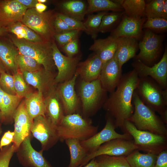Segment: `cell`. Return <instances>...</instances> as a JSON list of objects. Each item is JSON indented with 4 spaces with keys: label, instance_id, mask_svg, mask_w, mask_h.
I'll list each match as a JSON object with an SVG mask.
<instances>
[{
    "label": "cell",
    "instance_id": "cell-1",
    "mask_svg": "<svg viewBox=\"0 0 167 167\" xmlns=\"http://www.w3.org/2000/svg\"><path fill=\"white\" fill-rule=\"evenodd\" d=\"M139 79L134 69L122 75L116 88L110 93L103 105L106 115L112 119L115 129L122 128L134 113L132 97Z\"/></svg>",
    "mask_w": 167,
    "mask_h": 167
},
{
    "label": "cell",
    "instance_id": "cell-2",
    "mask_svg": "<svg viewBox=\"0 0 167 167\" xmlns=\"http://www.w3.org/2000/svg\"><path fill=\"white\" fill-rule=\"evenodd\" d=\"M135 91L143 103L158 113L166 124L167 89H163L153 79L147 77H139Z\"/></svg>",
    "mask_w": 167,
    "mask_h": 167
},
{
    "label": "cell",
    "instance_id": "cell-3",
    "mask_svg": "<svg viewBox=\"0 0 167 167\" xmlns=\"http://www.w3.org/2000/svg\"><path fill=\"white\" fill-rule=\"evenodd\" d=\"M77 96L79 99L82 115L88 118L103 107L107 98V92L103 88L99 79L86 82L79 79Z\"/></svg>",
    "mask_w": 167,
    "mask_h": 167
},
{
    "label": "cell",
    "instance_id": "cell-4",
    "mask_svg": "<svg viewBox=\"0 0 167 167\" xmlns=\"http://www.w3.org/2000/svg\"><path fill=\"white\" fill-rule=\"evenodd\" d=\"M132 101L134 111L128 120L138 130L167 137L165 124L155 111L143 103L135 91Z\"/></svg>",
    "mask_w": 167,
    "mask_h": 167
},
{
    "label": "cell",
    "instance_id": "cell-5",
    "mask_svg": "<svg viewBox=\"0 0 167 167\" xmlns=\"http://www.w3.org/2000/svg\"><path fill=\"white\" fill-rule=\"evenodd\" d=\"M98 127L92 125L88 118L76 113L65 115L57 129L61 141L70 139H77L81 141L97 133Z\"/></svg>",
    "mask_w": 167,
    "mask_h": 167
},
{
    "label": "cell",
    "instance_id": "cell-6",
    "mask_svg": "<svg viewBox=\"0 0 167 167\" xmlns=\"http://www.w3.org/2000/svg\"><path fill=\"white\" fill-rule=\"evenodd\" d=\"M122 128L124 133H128L132 136L139 151L158 155L167 149V137L138 130L128 120L125 121Z\"/></svg>",
    "mask_w": 167,
    "mask_h": 167
},
{
    "label": "cell",
    "instance_id": "cell-7",
    "mask_svg": "<svg viewBox=\"0 0 167 167\" xmlns=\"http://www.w3.org/2000/svg\"><path fill=\"white\" fill-rule=\"evenodd\" d=\"M11 42L19 54L32 58L46 70L52 71L55 64L53 57L52 42H33L12 37Z\"/></svg>",
    "mask_w": 167,
    "mask_h": 167
},
{
    "label": "cell",
    "instance_id": "cell-8",
    "mask_svg": "<svg viewBox=\"0 0 167 167\" xmlns=\"http://www.w3.org/2000/svg\"><path fill=\"white\" fill-rule=\"evenodd\" d=\"M56 14L47 11L39 13L35 8L28 9L21 22L40 36L45 41L52 42L55 34L54 21Z\"/></svg>",
    "mask_w": 167,
    "mask_h": 167
},
{
    "label": "cell",
    "instance_id": "cell-9",
    "mask_svg": "<svg viewBox=\"0 0 167 167\" xmlns=\"http://www.w3.org/2000/svg\"><path fill=\"white\" fill-rule=\"evenodd\" d=\"M31 133L41 143L43 152L50 148L59 140L57 127L46 116L40 115L33 119Z\"/></svg>",
    "mask_w": 167,
    "mask_h": 167
},
{
    "label": "cell",
    "instance_id": "cell-10",
    "mask_svg": "<svg viewBox=\"0 0 167 167\" xmlns=\"http://www.w3.org/2000/svg\"><path fill=\"white\" fill-rule=\"evenodd\" d=\"M135 150H138V148L132 140L112 139L101 145L95 152L87 154L79 166L85 165L91 160L100 155L126 157Z\"/></svg>",
    "mask_w": 167,
    "mask_h": 167
},
{
    "label": "cell",
    "instance_id": "cell-11",
    "mask_svg": "<svg viewBox=\"0 0 167 167\" xmlns=\"http://www.w3.org/2000/svg\"><path fill=\"white\" fill-rule=\"evenodd\" d=\"M106 120L105 125L101 131L87 139L80 141L88 154L95 152L101 145L112 139L133 140L132 136L128 133L120 134L117 133L115 130L113 121L110 117L106 115Z\"/></svg>",
    "mask_w": 167,
    "mask_h": 167
},
{
    "label": "cell",
    "instance_id": "cell-12",
    "mask_svg": "<svg viewBox=\"0 0 167 167\" xmlns=\"http://www.w3.org/2000/svg\"><path fill=\"white\" fill-rule=\"evenodd\" d=\"M132 66L139 77H149L163 89H167V50L157 63L152 66H148L139 60L135 59Z\"/></svg>",
    "mask_w": 167,
    "mask_h": 167
},
{
    "label": "cell",
    "instance_id": "cell-13",
    "mask_svg": "<svg viewBox=\"0 0 167 167\" xmlns=\"http://www.w3.org/2000/svg\"><path fill=\"white\" fill-rule=\"evenodd\" d=\"M53 57L58 73L55 78L56 84L67 81L75 74L80 57L75 56L69 57L64 55L60 52L54 41L52 42Z\"/></svg>",
    "mask_w": 167,
    "mask_h": 167
},
{
    "label": "cell",
    "instance_id": "cell-14",
    "mask_svg": "<svg viewBox=\"0 0 167 167\" xmlns=\"http://www.w3.org/2000/svg\"><path fill=\"white\" fill-rule=\"evenodd\" d=\"M162 42L161 36L147 29L142 40L138 44L140 52L135 57V59L147 65L154 62L160 55Z\"/></svg>",
    "mask_w": 167,
    "mask_h": 167
},
{
    "label": "cell",
    "instance_id": "cell-15",
    "mask_svg": "<svg viewBox=\"0 0 167 167\" xmlns=\"http://www.w3.org/2000/svg\"><path fill=\"white\" fill-rule=\"evenodd\" d=\"M13 119L15 135L12 144L16 152L24 140L31 136L33 122L26 110L24 99L21 101L16 110Z\"/></svg>",
    "mask_w": 167,
    "mask_h": 167
},
{
    "label": "cell",
    "instance_id": "cell-16",
    "mask_svg": "<svg viewBox=\"0 0 167 167\" xmlns=\"http://www.w3.org/2000/svg\"><path fill=\"white\" fill-rule=\"evenodd\" d=\"M78 77L76 72L71 79L57 84L58 92L62 99L65 115L78 113L80 103L75 90Z\"/></svg>",
    "mask_w": 167,
    "mask_h": 167
},
{
    "label": "cell",
    "instance_id": "cell-17",
    "mask_svg": "<svg viewBox=\"0 0 167 167\" xmlns=\"http://www.w3.org/2000/svg\"><path fill=\"white\" fill-rule=\"evenodd\" d=\"M20 164L25 167H53L45 158L43 151L38 152L32 147L30 136L22 142L16 152Z\"/></svg>",
    "mask_w": 167,
    "mask_h": 167
},
{
    "label": "cell",
    "instance_id": "cell-18",
    "mask_svg": "<svg viewBox=\"0 0 167 167\" xmlns=\"http://www.w3.org/2000/svg\"><path fill=\"white\" fill-rule=\"evenodd\" d=\"M122 68L114 55L103 64L99 79L107 92L110 93L116 88L122 75Z\"/></svg>",
    "mask_w": 167,
    "mask_h": 167
},
{
    "label": "cell",
    "instance_id": "cell-19",
    "mask_svg": "<svg viewBox=\"0 0 167 167\" xmlns=\"http://www.w3.org/2000/svg\"><path fill=\"white\" fill-rule=\"evenodd\" d=\"M44 96L46 116L50 120L52 124L57 127L65 115L57 84H55Z\"/></svg>",
    "mask_w": 167,
    "mask_h": 167
},
{
    "label": "cell",
    "instance_id": "cell-20",
    "mask_svg": "<svg viewBox=\"0 0 167 167\" xmlns=\"http://www.w3.org/2000/svg\"><path fill=\"white\" fill-rule=\"evenodd\" d=\"M28 8L17 0H0V26L21 22Z\"/></svg>",
    "mask_w": 167,
    "mask_h": 167
},
{
    "label": "cell",
    "instance_id": "cell-21",
    "mask_svg": "<svg viewBox=\"0 0 167 167\" xmlns=\"http://www.w3.org/2000/svg\"><path fill=\"white\" fill-rule=\"evenodd\" d=\"M26 82L44 95L55 84V76L52 71L45 70L43 67L32 72L22 73Z\"/></svg>",
    "mask_w": 167,
    "mask_h": 167
},
{
    "label": "cell",
    "instance_id": "cell-22",
    "mask_svg": "<svg viewBox=\"0 0 167 167\" xmlns=\"http://www.w3.org/2000/svg\"><path fill=\"white\" fill-rule=\"evenodd\" d=\"M145 19L143 17H132L124 15L119 24L112 32L111 35L116 37L139 38Z\"/></svg>",
    "mask_w": 167,
    "mask_h": 167
},
{
    "label": "cell",
    "instance_id": "cell-23",
    "mask_svg": "<svg viewBox=\"0 0 167 167\" xmlns=\"http://www.w3.org/2000/svg\"><path fill=\"white\" fill-rule=\"evenodd\" d=\"M6 35L0 36V63L6 73L13 75L18 71L15 59L19 53Z\"/></svg>",
    "mask_w": 167,
    "mask_h": 167
},
{
    "label": "cell",
    "instance_id": "cell-24",
    "mask_svg": "<svg viewBox=\"0 0 167 167\" xmlns=\"http://www.w3.org/2000/svg\"><path fill=\"white\" fill-rule=\"evenodd\" d=\"M103 65L101 60L95 54L84 61L79 62L76 72L80 79L91 82L99 79Z\"/></svg>",
    "mask_w": 167,
    "mask_h": 167
},
{
    "label": "cell",
    "instance_id": "cell-25",
    "mask_svg": "<svg viewBox=\"0 0 167 167\" xmlns=\"http://www.w3.org/2000/svg\"><path fill=\"white\" fill-rule=\"evenodd\" d=\"M117 45V37L111 35L105 38L95 39L89 50L93 51L103 64L114 57Z\"/></svg>",
    "mask_w": 167,
    "mask_h": 167
},
{
    "label": "cell",
    "instance_id": "cell-26",
    "mask_svg": "<svg viewBox=\"0 0 167 167\" xmlns=\"http://www.w3.org/2000/svg\"><path fill=\"white\" fill-rule=\"evenodd\" d=\"M117 48L114 56L120 67L131 58L135 56L138 45L135 38L117 37Z\"/></svg>",
    "mask_w": 167,
    "mask_h": 167
},
{
    "label": "cell",
    "instance_id": "cell-27",
    "mask_svg": "<svg viewBox=\"0 0 167 167\" xmlns=\"http://www.w3.org/2000/svg\"><path fill=\"white\" fill-rule=\"evenodd\" d=\"M24 100L26 110L31 119L40 115L46 116L44 96L41 92H33Z\"/></svg>",
    "mask_w": 167,
    "mask_h": 167
},
{
    "label": "cell",
    "instance_id": "cell-28",
    "mask_svg": "<svg viewBox=\"0 0 167 167\" xmlns=\"http://www.w3.org/2000/svg\"><path fill=\"white\" fill-rule=\"evenodd\" d=\"M63 14L82 21L84 19L87 8L85 2L81 0H66L59 4Z\"/></svg>",
    "mask_w": 167,
    "mask_h": 167
},
{
    "label": "cell",
    "instance_id": "cell-29",
    "mask_svg": "<svg viewBox=\"0 0 167 167\" xmlns=\"http://www.w3.org/2000/svg\"><path fill=\"white\" fill-rule=\"evenodd\" d=\"M22 99L16 95H12L4 93L0 107L2 123L7 124L12 122L14 113Z\"/></svg>",
    "mask_w": 167,
    "mask_h": 167
},
{
    "label": "cell",
    "instance_id": "cell-30",
    "mask_svg": "<svg viewBox=\"0 0 167 167\" xmlns=\"http://www.w3.org/2000/svg\"><path fill=\"white\" fill-rule=\"evenodd\" d=\"M7 32L15 35L17 38L33 42L45 41L40 36L21 22L14 23L6 28Z\"/></svg>",
    "mask_w": 167,
    "mask_h": 167
},
{
    "label": "cell",
    "instance_id": "cell-31",
    "mask_svg": "<svg viewBox=\"0 0 167 167\" xmlns=\"http://www.w3.org/2000/svg\"><path fill=\"white\" fill-rule=\"evenodd\" d=\"M69 149L70 160L68 167H77L82 164L88 152L77 139H68L65 141Z\"/></svg>",
    "mask_w": 167,
    "mask_h": 167
},
{
    "label": "cell",
    "instance_id": "cell-32",
    "mask_svg": "<svg viewBox=\"0 0 167 167\" xmlns=\"http://www.w3.org/2000/svg\"><path fill=\"white\" fill-rule=\"evenodd\" d=\"M157 155L151 153H142L135 150L126 158L130 167H154Z\"/></svg>",
    "mask_w": 167,
    "mask_h": 167
},
{
    "label": "cell",
    "instance_id": "cell-33",
    "mask_svg": "<svg viewBox=\"0 0 167 167\" xmlns=\"http://www.w3.org/2000/svg\"><path fill=\"white\" fill-rule=\"evenodd\" d=\"M87 2L86 14L98 11L122 12L123 10L120 5L114 0H88Z\"/></svg>",
    "mask_w": 167,
    "mask_h": 167
},
{
    "label": "cell",
    "instance_id": "cell-34",
    "mask_svg": "<svg viewBox=\"0 0 167 167\" xmlns=\"http://www.w3.org/2000/svg\"><path fill=\"white\" fill-rule=\"evenodd\" d=\"M114 1L120 5L128 16L143 17L145 16L146 1L145 0H118Z\"/></svg>",
    "mask_w": 167,
    "mask_h": 167
},
{
    "label": "cell",
    "instance_id": "cell-35",
    "mask_svg": "<svg viewBox=\"0 0 167 167\" xmlns=\"http://www.w3.org/2000/svg\"><path fill=\"white\" fill-rule=\"evenodd\" d=\"M15 62L18 71L21 73L23 72H34L43 67L32 58L20 54L16 56Z\"/></svg>",
    "mask_w": 167,
    "mask_h": 167
},
{
    "label": "cell",
    "instance_id": "cell-36",
    "mask_svg": "<svg viewBox=\"0 0 167 167\" xmlns=\"http://www.w3.org/2000/svg\"><path fill=\"white\" fill-rule=\"evenodd\" d=\"M95 159L98 167H130L125 156L101 155Z\"/></svg>",
    "mask_w": 167,
    "mask_h": 167
},
{
    "label": "cell",
    "instance_id": "cell-37",
    "mask_svg": "<svg viewBox=\"0 0 167 167\" xmlns=\"http://www.w3.org/2000/svg\"><path fill=\"white\" fill-rule=\"evenodd\" d=\"M107 13V11H102L95 15H89L83 22L86 33L90 35L92 38L95 39L96 38L102 18Z\"/></svg>",
    "mask_w": 167,
    "mask_h": 167
},
{
    "label": "cell",
    "instance_id": "cell-38",
    "mask_svg": "<svg viewBox=\"0 0 167 167\" xmlns=\"http://www.w3.org/2000/svg\"><path fill=\"white\" fill-rule=\"evenodd\" d=\"M14 86L16 95L20 98H26L33 92L24 80L22 73L19 71L13 75Z\"/></svg>",
    "mask_w": 167,
    "mask_h": 167
},
{
    "label": "cell",
    "instance_id": "cell-39",
    "mask_svg": "<svg viewBox=\"0 0 167 167\" xmlns=\"http://www.w3.org/2000/svg\"><path fill=\"white\" fill-rule=\"evenodd\" d=\"M124 14L122 11L113 12L105 15L102 18L99 32L105 33L109 31L119 22Z\"/></svg>",
    "mask_w": 167,
    "mask_h": 167
},
{
    "label": "cell",
    "instance_id": "cell-40",
    "mask_svg": "<svg viewBox=\"0 0 167 167\" xmlns=\"http://www.w3.org/2000/svg\"><path fill=\"white\" fill-rule=\"evenodd\" d=\"M165 0H152L146 2L145 16L147 17H161Z\"/></svg>",
    "mask_w": 167,
    "mask_h": 167
},
{
    "label": "cell",
    "instance_id": "cell-41",
    "mask_svg": "<svg viewBox=\"0 0 167 167\" xmlns=\"http://www.w3.org/2000/svg\"><path fill=\"white\" fill-rule=\"evenodd\" d=\"M143 28L158 32L166 31L167 29V19L161 17H147Z\"/></svg>",
    "mask_w": 167,
    "mask_h": 167
},
{
    "label": "cell",
    "instance_id": "cell-42",
    "mask_svg": "<svg viewBox=\"0 0 167 167\" xmlns=\"http://www.w3.org/2000/svg\"><path fill=\"white\" fill-rule=\"evenodd\" d=\"M0 88L6 94L16 95L13 75L2 72L0 76Z\"/></svg>",
    "mask_w": 167,
    "mask_h": 167
},
{
    "label": "cell",
    "instance_id": "cell-43",
    "mask_svg": "<svg viewBox=\"0 0 167 167\" xmlns=\"http://www.w3.org/2000/svg\"><path fill=\"white\" fill-rule=\"evenodd\" d=\"M80 31L77 30H72L56 34L54 39L62 47L70 41L78 38Z\"/></svg>",
    "mask_w": 167,
    "mask_h": 167
},
{
    "label": "cell",
    "instance_id": "cell-44",
    "mask_svg": "<svg viewBox=\"0 0 167 167\" xmlns=\"http://www.w3.org/2000/svg\"><path fill=\"white\" fill-rule=\"evenodd\" d=\"M16 151L12 143L0 150V167H9L10 160Z\"/></svg>",
    "mask_w": 167,
    "mask_h": 167
},
{
    "label": "cell",
    "instance_id": "cell-45",
    "mask_svg": "<svg viewBox=\"0 0 167 167\" xmlns=\"http://www.w3.org/2000/svg\"><path fill=\"white\" fill-rule=\"evenodd\" d=\"M56 15L73 29L78 30L80 31H83L86 32V29L82 21L60 13H57Z\"/></svg>",
    "mask_w": 167,
    "mask_h": 167
},
{
    "label": "cell",
    "instance_id": "cell-46",
    "mask_svg": "<svg viewBox=\"0 0 167 167\" xmlns=\"http://www.w3.org/2000/svg\"><path fill=\"white\" fill-rule=\"evenodd\" d=\"M62 47L66 56L71 58L75 56L79 52L78 38L68 43Z\"/></svg>",
    "mask_w": 167,
    "mask_h": 167
},
{
    "label": "cell",
    "instance_id": "cell-47",
    "mask_svg": "<svg viewBox=\"0 0 167 167\" xmlns=\"http://www.w3.org/2000/svg\"><path fill=\"white\" fill-rule=\"evenodd\" d=\"M54 26L55 34L62 33L73 29L66 23L58 18L56 14L54 21Z\"/></svg>",
    "mask_w": 167,
    "mask_h": 167
},
{
    "label": "cell",
    "instance_id": "cell-48",
    "mask_svg": "<svg viewBox=\"0 0 167 167\" xmlns=\"http://www.w3.org/2000/svg\"><path fill=\"white\" fill-rule=\"evenodd\" d=\"M14 135V132L10 131H8L4 133L1 138L0 139V150L13 143Z\"/></svg>",
    "mask_w": 167,
    "mask_h": 167
},
{
    "label": "cell",
    "instance_id": "cell-49",
    "mask_svg": "<svg viewBox=\"0 0 167 167\" xmlns=\"http://www.w3.org/2000/svg\"><path fill=\"white\" fill-rule=\"evenodd\" d=\"M154 167H167V149L162 151L157 155Z\"/></svg>",
    "mask_w": 167,
    "mask_h": 167
},
{
    "label": "cell",
    "instance_id": "cell-50",
    "mask_svg": "<svg viewBox=\"0 0 167 167\" xmlns=\"http://www.w3.org/2000/svg\"><path fill=\"white\" fill-rule=\"evenodd\" d=\"M20 3L26 7L28 9L35 8L38 3L37 0H17Z\"/></svg>",
    "mask_w": 167,
    "mask_h": 167
},
{
    "label": "cell",
    "instance_id": "cell-51",
    "mask_svg": "<svg viewBox=\"0 0 167 167\" xmlns=\"http://www.w3.org/2000/svg\"><path fill=\"white\" fill-rule=\"evenodd\" d=\"M47 6L44 3L38 2L35 6L36 11L39 13H42L45 11L47 9Z\"/></svg>",
    "mask_w": 167,
    "mask_h": 167
},
{
    "label": "cell",
    "instance_id": "cell-52",
    "mask_svg": "<svg viewBox=\"0 0 167 167\" xmlns=\"http://www.w3.org/2000/svg\"><path fill=\"white\" fill-rule=\"evenodd\" d=\"M161 17L167 19V0H165L162 9Z\"/></svg>",
    "mask_w": 167,
    "mask_h": 167
},
{
    "label": "cell",
    "instance_id": "cell-53",
    "mask_svg": "<svg viewBox=\"0 0 167 167\" xmlns=\"http://www.w3.org/2000/svg\"><path fill=\"white\" fill-rule=\"evenodd\" d=\"M77 167H81L79 166ZM82 167H98V165L94 158L91 160L85 165Z\"/></svg>",
    "mask_w": 167,
    "mask_h": 167
},
{
    "label": "cell",
    "instance_id": "cell-54",
    "mask_svg": "<svg viewBox=\"0 0 167 167\" xmlns=\"http://www.w3.org/2000/svg\"><path fill=\"white\" fill-rule=\"evenodd\" d=\"M7 33L6 28L0 26V36H5Z\"/></svg>",
    "mask_w": 167,
    "mask_h": 167
},
{
    "label": "cell",
    "instance_id": "cell-55",
    "mask_svg": "<svg viewBox=\"0 0 167 167\" xmlns=\"http://www.w3.org/2000/svg\"><path fill=\"white\" fill-rule=\"evenodd\" d=\"M3 72H5L4 68L0 63V76L1 73Z\"/></svg>",
    "mask_w": 167,
    "mask_h": 167
},
{
    "label": "cell",
    "instance_id": "cell-56",
    "mask_svg": "<svg viewBox=\"0 0 167 167\" xmlns=\"http://www.w3.org/2000/svg\"><path fill=\"white\" fill-rule=\"evenodd\" d=\"M37 2L38 3H43L47 2L46 0H37Z\"/></svg>",
    "mask_w": 167,
    "mask_h": 167
},
{
    "label": "cell",
    "instance_id": "cell-57",
    "mask_svg": "<svg viewBox=\"0 0 167 167\" xmlns=\"http://www.w3.org/2000/svg\"><path fill=\"white\" fill-rule=\"evenodd\" d=\"M0 123L2 124V116L1 111L0 109Z\"/></svg>",
    "mask_w": 167,
    "mask_h": 167
},
{
    "label": "cell",
    "instance_id": "cell-58",
    "mask_svg": "<svg viewBox=\"0 0 167 167\" xmlns=\"http://www.w3.org/2000/svg\"><path fill=\"white\" fill-rule=\"evenodd\" d=\"M1 125L2 124L0 123V136L1 135L2 132V128L1 127Z\"/></svg>",
    "mask_w": 167,
    "mask_h": 167
},
{
    "label": "cell",
    "instance_id": "cell-59",
    "mask_svg": "<svg viewBox=\"0 0 167 167\" xmlns=\"http://www.w3.org/2000/svg\"></svg>",
    "mask_w": 167,
    "mask_h": 167
}]
</instances>
